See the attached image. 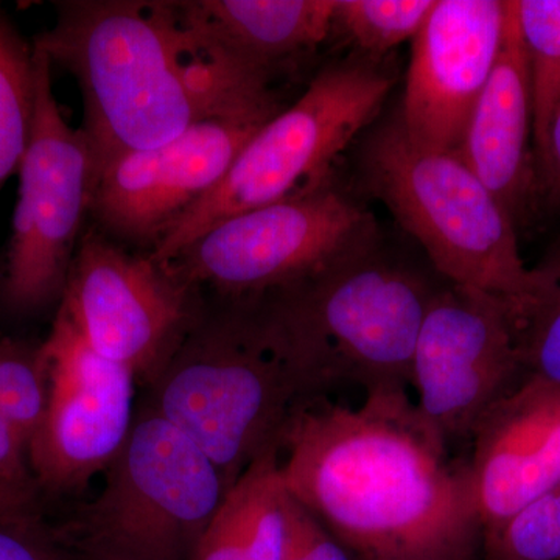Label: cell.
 Instances as JSON below:
<instances>
[{
  "mask_svg": "<svg viewBox=\"0 0 560 560\" xmlns=\"http://www.w3.org/2000/svg\"><path fill=\"white\" fill-rule=\"evenodd\" d=\"M361 180L425 249L447 282L481 291L512 311L536 285L518 249V232L458 151L416 145L399 110L364 140Z\"/></svg>",
  "mask_w": 560,
  "mask_h": 560,
  "instance_id": "obj_5",
  "label": "cell"
},
{
  "mask_svg": "<svg viewBox=\"0 0 560 560\" xmlns=\"http://www.w3.org/2000/svg\"><path fill=\"white\" fill-rule=\"evenodd\" d=\"M0 523L3 525H35L40 521V511L0 499Z\"/></svg>",
  "mask_w": 560,
  "mask_h": 560,
  "instance_id": "obj_29",
  "label": "cell"
},
{
  "mask_svg": "<svg viewBox=\"0 0 560 560\" xmlns=\"http://www.w3.org/2000/svg\"><path fill=\"white\" fill-rule=\"evenodd\" d=\"M279 455L261 456L228 490L194 560H282L287 488Z\"/></svg>",
  "mask_w": 560,
  "mask_h": 560,
  "instance_id": "obj_18",
  "label": "cell"
},
{
  "mask_svg": "<svg viewBox=\"0 0 560 560\" xmlns=\"http://www.w3.org/2000/svg\"><path fill=\"white\" fill-rule=\"evenodd\" d=\"M186 7L221 49L275 81L330 35L335 0H187Z\"/></svg>",
  "mask_w": 560,
  "mask_h": 560,
  "instance_id": "obj_17",
  "label": "cell"
},
{
  "mask_svg": "<svg viewBox=\"0 0 560 560\" xmlns=\"http://www.w3.org/2000/svg\"><path fill=\"white\" fill-rule=\"evenodd\" d=\"M205 300L172 261L128 249L86 228L58 308L91 348L149 386L171 359Z\"/></svg>",
  "mask_w": 560,
  "mask_h": 560,
  "instance_id": "obj_10",
  "label": "cell"
},
{
  "mask_svg": "<svg viewBox=\"0 0 560 560\" xmlns=\"http://www.w3.org/2000/svg\"><path fill=\"white\" fill-rule=\"evenodd\" d=\"M378 245L261 298L320 388L407 393L420 329L444 285Z\"/></svg>",
  "mask_w": 560,
  "mask_h": 560,
  "instance_id": "obj_4",
  "label": "cell"
},
{
  "mask_svg": "<svg viewBox=\"0 0 560 560\" xmlns=\"http://www.w3.org/2000/svg\"><path fill=\"white\" fill-rule=\"evenodd\" d=\"M394 79L372 61L335 62L265 121L208 197L151 254L171 261L220 221L330 184L331 168L381 113Z\"/></svg>",
  "mask_w": 560,
  "mask_h": 560,
  "instance_id": "obj_7",
  "label": "cell"
},
{
  "mask_svg": "<svg viewBox=\"0 0 560 560\" xmlns=\"http://www.w3.org/2000/svg\"><path fill=\"white\" fill-rule=\"evenodd\" d=\"M433 5L434 0H335L331 32L378 57L412 40Z\"/></svg>",
  "mask_w": 560,
  "mask_h": 560,
  "instance_id": "obj_22",
  "label": "cell"
},
{
  "mask_svg": "<svg viewBox=\"0 0 560 560\" xmlns=\"http://www.w3.org/2000/svg\"><path fill=\"white\" fill-rule=\"evenodd\" d=\"M375 245L372 213L327 184L220 221L171 261L201 293L254 301L293 289Z\"/></svg>",
  "mask_w": 560,
  "mask_h": 560,
  "instance_id": "obj_8",
  "label": "cell"
},
{
  "mask_svg": "<svg viewBox=\"0 0 560 560\" xmlns=\"http://www.w3.org/2000/svg\"><path fill=\"white\" fill-rule=\"evenodd\" d=\"M143 400L231 486L257 459L282 453L296 416L324 399L264 300H217L173 350Z\"/></svg>",
  "mask_w": 560,
  "mask_h": 560,
  "instance_id": "obj_3",
  "label": "cell"
},
{
  "mask_svg": "<svg viewBox=\"0 0 560 560\" xmlns=\"http://www.w3.org/2000/svg\"><path fill=\"white\" fill-rule=\"evenodd\" d=\"M283 485L359 560H475L481 525L469 463L407 393L359 408L320 399L287 431Z\"/></svg>",
  "mask_w": 560,
  "mask_h": 560,
  "instance_id": "obj_1",
  "label": "cell"
},
{
  "mask_svg": "<svg viewBox=\"0 0 560 560\" xmlns=\"http://www.w3.org/2000/svg\"><path fill=\"white\" fill-rule=\"evenodd\" d=\"M39 349L49 401L28 460L40 493L72 495L108 469L127 442L138 381L127 366L95 352L60 308Z\"/></svg>",
  "mask_w": 560,
  "mask_h": 560,
  "instance_id": "obj_12",
  "label": "cell"
},
{
  "mask_svg": "<svg viewBox=\"0 0 560 560\" xmlns=\"http://www.w3.org/2000/svg\"><path fill=\"white\" fill-rule=\"evenodd\" d=\"M478 560H560V481L481 537Z\"/></svg>",
  "mask_w": 560,
  "mask_h": 560,
  "instance_id": "obj_24",
  "label": "cell"
},
{
  "mask_svg": "<svg viewBox=\"0 0 560 560\" xmlns=\"http://www.w3.org/2000/svg\"><path fill=\"white\" fill-rule=\"evenodd\" d=\"M285 544L282 560H353L352 552L331 536L300 501L287 490Z\"/></svg>",
  "mask_w": 560,
  "mask_h": 560,
  "instance_id": "obj_25",
  "label": "cell"
},
{
  "mask_svg": "<svg viewBox=\"0 0 560 560\" xmlns=\"http://www.w3.org/2000/svg\"><path fill=\"white\" fill-rule=\"evenodd\" d=\"M0 560H73L43 523H0Z\"/></svg>",
  "mask_w": 560,
  "mask_h": 560,
  "instance_id": "obj_26",
  "label": "cell"
},
{
  "mask_svg": "<svg viewBox=\"0 0 560 560\" xmlns=\"http://www.w3.org/2000/svg\"><path fill=\"white\" fill-rule=\"evenodd\" d=\"M525 377L511 305L445 280L412 360L420 416L447 444L471 441L481 420Z\"/></svg>",
  "mask_w": 560,
  "mask_h": 560,
  "instance_id": "obj_11",
  "label": "cell"
},
{
  "mask_svg": "<svg viewBox=\"0 0 560 560\" xmlns=\"http://www.w3.org/2000/svg\"><path fill=\"white\" fill-rule=\"evenodd\" d=\"M539 209L560 212V106L548 131L544 153L536 162Z\"/></svg>",
  "mask_w": 560,
  "mask_h": 560,
  "instance_id": "obj_28",
  "label": "cell"
},
{
  "mask_svg": "<svg viewBox=\"0 0 560 560\" xmlns=\"http://www.w3.org/2000/svg\"><path fill=\"white\" fill-rule=\"evenodd\" d=\"M35 54V114L20 165L11 235L0 265V305L31 316L62 300L84 224L90 219L95 164L84 131L62 116L51 62Z\"/></svg>",
  "mask_w": 560,
  "mask_h": 560,
  "instance_id": "obj_9",
  "label": "cell"
},
{
  "mask_svg": "<svg viewBox=\"0 0 560 560\" xmlns=\"http://www.w3.org/2000/svg\"><path fill=\"white\" fill-rule=\"evenodd\" d=\"M33 47L77 80L95 168L202 121L271 119L272 81L232 58L186 2L66 0Z\"/></svg>",
  "mask_w": 560,
  "mask_h": 560,
  "instance_id": "obj_2",
  "label": "cell"
},
{
  "mask_svg": "<svg viewBox=\"0 0 560 560\" xmlns=\"http://www.w3.org/2000/svg\"><path fill=\"white\" fill-rule=\"evenodd\" d=\"M508 0H436L412 38L399 109L408 138L458 151L471 113L499 60Z\"/></svg>",
  "mask_w": 560,
  "mask_h": 560,
  "instance_id": "obj_14",
  "label": "cell"
},
{
  "mask_svg": "<svg viewBox=\"0 0 560 560\" xmlns=\"http://www.w3.org/2000/svg\"><path fill=\"white\" fill-rule=\"evenodd\" d=\"M35 114V54L0 9V189L20 171Z\"/></svg>",
  "mask_w": 560,
  "mask_h": 560,
  "instance_id": "obj_19",
  "label": "cell"
},
{
  "mask_svg": "<svg viewBox=\"0 0 560 560\" xmlns=\"http://www.w3.org/2000/svg\"><path fill=\"white\" fill-rule=\"evenodd\" d=\"M471 444L482 537L560 481V386L526 375L481 420Z\"/></svg>",
  "mask_w": 560,
  "mask_h": 560,
  "instance_id": "obj_15",
  "label": "cell"
},
{
  "mask_svg": "<svg viewBox=\"0 0 560 560\" xmlns=\"http://www.w3.org/2000/svg\"><path fill=\"white\" fill-rule=\"evenodd\" d=\"M105 485L60 528L73 560H194L232 488L212 463L142 399Z\"/></svg>",
  "mask_w": 560,
  "mask_h": 560,
  "instance_id": "obj_6",
  "label": "cell"
},
{
  "mask_svg": "<svg viewBox=\"0 0 560 560\" xmlns=\"http://www.w3.org/2000/svg\"><path fill=\"white\" fill-rule=\"evenodd\" d=\"M49 381L40 349L24 341L0 340V415L28 453L43 425Z\"/></svg>",
  "mask_w": 560,
  "mask_h": 560,
  "instance_id": "obj_23",
  "label": "cell"
},
{
  "mask_svg": "<svg viewBox=\"0 0 560 560\" xmlns=\"http://www.w3.org/2000/svg\"><path fill=\"white\" fill-rule=\"evenodd\" d=\"M458 153L506 210L515 230L528 226L540 210L539 186L533 145V92L517 0H508L499 60L475 105Z\"/></svg>",
  "mask_w": 560,
  "mask_h": 560,
  "instance_id": "obj_16",
  "label": "cell"
},
{
  "mask_svg": "<svg viewBox=\"0 0 560 560\" xmlns=\"http://www.w3.org/2000/svg\"><path fill=\"white\" fill-rule=\"evenodd\" d=\"M270 119H217L171 142L128 151L95 168L90 219L120 245L151 253L215 189Z\"/></svg>",
  "mask_w": 560,
  "mask_h": 560,
  "instance_id": "obj_13",
  "label": "cell"
},
{
  "mask_svg": "<svg viewBox=\"0 0 560 560\" xmlns=\"http://www.w3.org/2000/svg\"><path fill=\"white\" fill-rule=\"evenodd\" d=\"M0 485L24 499L39 503L40 490L28 453L10 423L0 415Z\"/></svg>",
  "mask_w": 560,
  "mask_h": 560,
  "instance_id": "obj_27",
  "label": "cell"
},
{
  "mask_svg": "<svg viewBox=\"0 0 560 560\" xmlns=\"http://www.w3.org/2000/svg\"><path fill=\"white\" fill-rule=\"evenodd\" d=\"M517 18L528 57L537 162L560 106V0H517Z\"/></svg>",
  "mask_w": 560,
  "mask_h": 560,
  "instance_id": "obj_20",
  "label": "cell"
},
{
  "mask_svg": "<svg viewBox=\"0 0 560 560\" xmlns=\"http://www.w3.org/2000/svg\"><path fill=\"white\" fill-rule=\"evenodd\" d=\"M536 285L514 315L526 375L560 386V242L534 268Z\"/></svg>",
  "mask_w": 560,
  "mask_h": 560,
  "instance_id": "obj_21",
  "label": "cell"
}]
</instances>
